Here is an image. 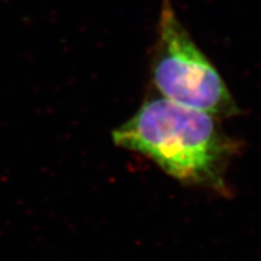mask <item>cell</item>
<instances>
[{"mask_svg": "<svg viewBox=\"0 0 261 261\" xmlns=\"http://www.w3.org/2000/svg\"><path fill=\"white\" fill-rule=\"evenodd\" d=\"M112 137L116 146L146 156L182 184L227 192L225 177L238 144L218 117L154 97Z\"/></svg>", "mask_w": 261, "mask_h": 261, "instance_id": "6da1fadb", "label": "cell"}, {"mask_svg": "<svg viewBox=\"0 0 261 261\" xmlns=\"http://www.w3.org/2000/svg\"><path fill=\"white\" fill-rule=\"evenodd\" d=\"M150 75L160 97L179 106L218 119L241 113L219 71L192 40L169 0H163L160 12Z\"/></svg>", "mask_w": 261, "mask_h": 261, "instance_id": "7a4b0ae2", "label": "cell"}]
</instances>
